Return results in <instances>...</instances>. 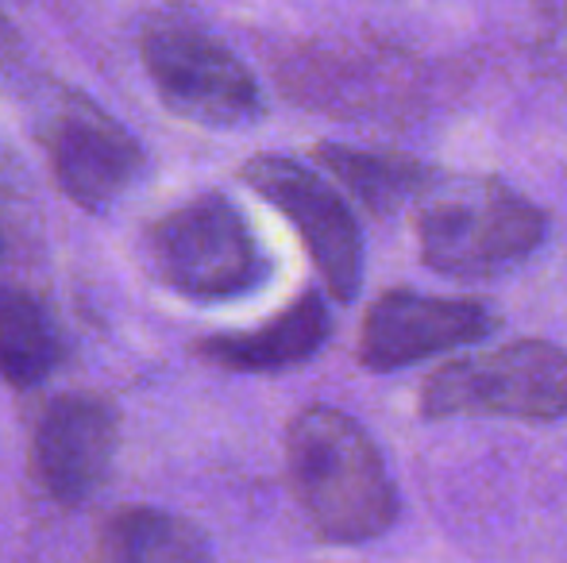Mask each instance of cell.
<instances>
[{
    "label": "cell",
    "instance_id": "6da1fadb",
    "mask_svg": "<svg viewBox=\"0 0 567 563\" xmlns=\"http://www.w3.org/2000/svg\"><path fill=\"white\" fill-rule=\"evenodd\" d=\"M290 487L329 544L379 541L398 521V487L379 444L337 406H306L286 428Z\"/></svg>",
    "mask_w": 567,
    "mask_h": 563
},
{
    "label": "cell",
    "instance_id": "7a4b0ae2",
    "mask_svg": "<svg viewBox=\"0 0 567 563\" xmlns=\"http://www.w3.org/2000/svg\"><path fill=\"white\" fill-rule=\"evenodd\" d=\"M545 232V212L498 178L436 174L417 194L421 259L444 279H498L525 263Z\"/></svg>",
    "mask_w": 567,
    "mask_h": 563
},
{
    "label": "cell",
    "instance_id": "3957f363",
    "mask_svg": "<svg viewBox=\"0 0 567 563\" xmlns=\"http://www.w3.org/2000/svg\"><path fill=\"white\" fill-rule=\"evenodd\" d=\"M425 417H567V347L548 340H514L436 367L421 386Z\"/></svg>",
    "mask_w": 567,
    "mask_h": 563
},
{
    "label": "cell",
    "instance_id": "277c9868",
    "mask_svg": "<svg viewBox=\"0 0 567 563\" xmlns=\"http://www.w3.org/2000/svg\"><path fill=\"white\" fill-rule=\"evenodd\" d=\"M151 263L171 290L189 301H228L259 290L270 263L244 212L220 194H205L166 212L151 228Z\"/></svg>",
    "mask_w": 567,
    "mask_h": 563
},
{
    "label": "cell",
    "instance_id": "5b68a950",
    "mask_svg": "<svg viewBox=\"0 0 567 563\" xmlns=\"http://www.w3.org/2000/svg\"><path fill=\"white\" fill-rule=\"evenodd\" d=\"M140 51L158 97L186 121L205 128H236L259 116L262 101L251 70L197 23H151Z\"/></svg>",
    "mask_w": 567,
    "mask_h": 563
},
{
    "label": "cell",
    "instance_id": "8992f818",
    "mask_svg": "<svg viewBox=\"0 0 567 563\" xmlns=\"http://www.w3.org/2000/svg\"><path fill=\"white\" fill-rule=\"evenodd\" d=\"M244 181L298 228L321 282L329 285L332 298L348 305L363 279V240L343 197L309 166L282 155H255L244 166Z\"/></svg>",
    "mask_w": 567,
    "mask_h": 563
},
{
    "label": "cell",
    "instance_id": "52a82bcc",
    "mask_svg": "<svg viewBox=\"0 0 567 563\" xmlns=\"http://www.w3.org/2000/svg\"><path fill=\"white\" fill-rule=\"evenodd\" d=\"M498 329V316L478 298H429L390 290L367 309L359 359L367 371H402L429 355L478 344Z\"/></svg>",
    "mask_w": 567,
    "mask_h": 563
},
{
    "label": "cell",
    "instance_id": "ba28073f",
    "mask_svg": "<svg viewBox=\"0 0 567 563\" xmlns=\"http://www.w3.org/2000/svg\"><path fill=\"white\" fill-rule=\"evenodd\" d=\"M116 409L97 394H70L39 417L31 463L47 494L66 505H82L109 479L116 456Z\"/></svg>",
    "mask_w": 567,
    "mask_h": 563
},
{
    "label": "cell",
    "instance_id": "9c48e42d",
    "mask_svg": "<svg viewBox=\"0 0 567 563\" xmlns=\"http://www.w3.org/2000/svg\"><path fill=\"white\" fill-rule=\"evenodd\" d=\"M51 170L82 209H109L140 174L135 139L93 108H70L47 132Z\"/></svg>",
    "mask_w": 567,
    "mask_h": 563
},
{
    "label": "cell",
    "instance_id": "30bf717a",
    "mask_svg": "<svg viewBox=\"0 0 567 563\" xmlns=\"http://www.w3.org/2000/svg\"><path fill=\"white\" fill-rule=\"evenodd\" d=\"M332 321L321 293H306L290 309L275 316L270 324L255 332H236V336H213L202 344V355L225 371H244V375H275L290 371L298 363L313 359L321 344L329 340Z\"/></svg>",
    "mask_w": 567,
    "mask_h": 563
},
{
    "label": "cell",
    "instance_id": "8fae6325",
    "mask_svg": "<svg viewBox=\"0 0 567 563\" xmlns=\"http://www.w3.org/2000/svg\"><path fill=\"white\" fill-rule=\"evenodd\" d=\"M313 158L321 163V170H329L332 178L363 205L374 217L398 212L405 201H417V194L436 178V170H429L425 163L398 150H367V147H343V143H321L313 150Z\"/></svg>",
    "mask_w": 567,
    "mask_h": 563
},
{
    "label": "cell",
    "instance_id": "7c38bea8",
    "mask_svg": "<svg viewBox=\"0 0 567 563\" xmlns=\"http://www.w3.org/2000/svg\"><path fill=\"white\" fill-rule=\"evenodd\" d=\"M59 359L62 336L43 301L23 290H0V375L12 386H35Z\"/></svg>",
    "mask_w": 567,
    "mask_h": 563
},
{
    "label": "cell",
    "instance_id": "4fadbf2b",
    "mask_svg": "<svg viewBox=\"0 0 567 563\" xmlns=\"http://www.w3.org/2000/svg\"><path fill=\"white\" fill-rule=\"evenodd\" d=\"M105 552L109 560L127 563H163V560H205L202 533L186 525L182 518L158 510H124L109 521L105 529Z\"/></svg>",
    "mask_w": 567,
    "mask_h": 563
},
{
    "label": "cell",
    "instance_id": "5bb4252c",
    "mask_svg": "<svg viewBox=\"0 0 567 563\" xmlns=\"http://www.w3.org/2000/svg\"><path fill=\"white\" fill-rule=\"evenodd\" d=\"M12 51H16V31H12V23L0 15V66L12 59Z\"/></svg>",
    "mask_w": 567,
    "mask_h": 563
}]
</instances>
